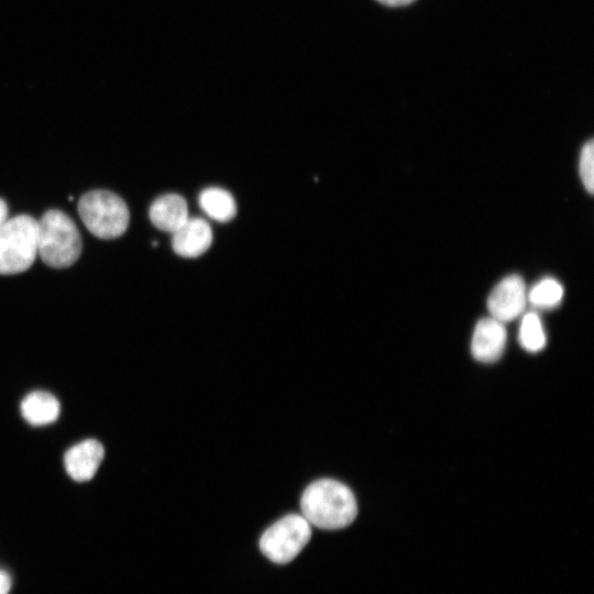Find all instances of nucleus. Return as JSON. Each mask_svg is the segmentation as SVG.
I'll list each match as a JSON object with an SVG mask.
<instances>
[{
    "label": "nucleus",
    "mask_w": 594,
    "mask_h": 594,
    "mask_svg": "<svg viewBox=\"0 0 594 594\" xmlns=\"http://www.w3.org/2000/svg\"><path fill=\"white\" fill-rule=\"evenodd\" d=\"M11 587V578L4 572L0 571V594H8Z\"/></svg>",
    "instance_id": "nucleus-16"
},
{
    "label": "nucleus",
    "mask_w": 594,
    "mask_h": 594,
    "mask_svg": "<svg viewBox=\"0 0 594 594\" xmlns=\"http://www.w3.org/2000/svg\"><path fill=\"white\" fill-rule=\"evenodd\" d=\"M148 216L157 229L173 233L189 218L188 206L180 195L165 194L152 202Z\"/></svg>",
    "instance_id": "nucleus-10"
},
{
    "label": "nucleus",
    "mask_w": 594,
    "mask_h": 594,
    "mask_svg": "<svg viewBox=\"0 0 594 594\" xmlns=\"http://www.w3.org/2000/svg\"><path fill=\"white\" fill-rule=\"evenodd\" d=\"M8 217V206L7 202L0 198V228L7 221Z\"/></svg>",
    "instance_id": "nucleus-18"
},
{
    "label": "nucleus",
    "mask_w": 594,
    "mask_h": 594,
    "mask_svg": "<svg viewBox=\"0 0 594 594\" xmlns=\"http://www.w3.org/2000/svg\"><path fill=\"white\" fill-rule=\"evenodd\" d=\"M21 414L31 425H48L58 418L59 403L51 393L43 391L32 392L22 400Z\"/></svg>",
    "instance_id": "nucleus-11"
},
{
    "label": "nucleus",
    "mask_w": 594,
    "mask_h": 594,
    "mask_svg": "<svg viewBox=\"0 0 594 594\" xmlns=\"http://www.w3.org/2000/svg\"><path fill=\"white\" fill-rule=\"evenodd\" d=\"M300 508L310 525L330 530L349 526L358 514L352 491L332 479L309 484L301 495Z\"/></svg>",
    "instance_id": "nucleus-1"
},
{
    "label": "nucleus",
    "mask_w": 594,
    "mask_h": 594,
    "mask_svg": "<svg viewBox=\"0 0 594 594\" xmlns=\"http://www.w3.org/2000/svg\"><path fill=\"white\" fill-rule=\"evenodd\" d=\"M506 343L504 323L492 318L481 319L472 338V354L481 362H494L501 358Z\"/></svg>",
    "instance_id": "nucleus-9"
},
{
    "label": "nucleus",
    "mask_w": 594,
    "mask_h": 594,
    "mask_svg": "<svg viewBox=\"0 0 594 594\" xmlns=\"http://www.w3.org/2000/svg\"><path fill=\"white\" fill-rule=\"evenodd\" d=\"M82 250L81 235L69 216L56 209L37 221V254L53 268L73 265Z\"/></svg>",
    "instance_id": "nucleus-2"
},
{
    "label": "nucleus",
    "mask_w": 594,
    "mask_h": 594,
    "mask_svg": "<svg viewBox=\"0 0 594 594\" xmlns=\"http://www.w3.org/2000/svg\"><path fill=\"white\" fill-rule=\"evenodd\" d=\"M519 342L529 352H538L546 345V333L536 312L526 314L520 322Z\"/></svg>",
    "instance_id": "nucleus-14"
},
{
    "label": "nucleus",
    "mask_w": 594,
    "mask_h": 594,
    "mask_svg": "<svg viewBox=\"0 0 594 594\" xmlns=\"http://www.w3.org/2000/svg\"><path fill=\"white\" fill-rule=\"evenodd\" d=\"M37 255V220L29 215L7 219L0 228V274L26 271Z\"/></svg>",
    "instance_id": "nucleus-4"
},
{
    "label": "nucleus",
    "mask_w": 594,
    "mask_h": 594,
    "mask_svg": "<svg viewBox=\"0 0 594 594\" xmlns=\"http://www.w3.org/2000/svg\"><path fill=\"white\" fill-rule=\"evenodd\" d=\"M172 238L174 252L183 257H198L210 248L212 230L210 224L201 218H188Z\"/></svg>",
    "instance_id": "nucleus-8"
},
{
    "label": "nucleus",
    "mask_w": 594,
    "mask_h": 594,
    "mask_svg": "<svg viewBox=\"0 0 594 594\" xmlns=\"http://www.w3.org/2000/svg\"><path fill=\"white\" fill-rule=\"evenodd\" d=\"M376 1L387 7H403V6H407L414 2L415 0H376Z\"/></svg>",
    "instance_id": "nucleus-17"
},
{
    "label": "nucleus",
    "mask_w": 594,
    "mask_h": 594,
    "mask_svg": "<svg viewBox=\"0 0 594 594\" xmlns=\"http://www.w3.org/2000/svg\"><path fill=\"white\" fill-rule=\"evenodd\" d=\"M563 296L561 284L550 277L538 282L527 294V300L538 308H553L558 306Z\"/></svg>",
    "instance_id": "nucleus-13"
},
{
    "label": "nucleus",
    "mask_w": 594,
    "mask_h": 594,
    "mask_svg": "<svg viewBox=\"0 0 594 594\" xmlns=\"http://www.w3.org/2000/svg\"><path fill=\"white\" fill-rule=\"evenodd\" d=\"M580 177L585 189L593 194L594 189V145L593 141H588L584 144L579 164Z\"/></svg>",
    "instance_id": "nucleus-15"
},
{
    "label": "nucleus",
    "mask_w": 594,
    "mask_h": 594,
    "mask_svg": "<svg viewBox=\"0 0 594 594\" xmlns=\"http://www.w3.org/2000/svg\"><path fill=\"white\" fill-rule=\"evenodd\" d=\"M78 213L86 228L95 237L105 240L121 237L130 220L124 200L103 189L84 194L78 201Z\"/></svg>",
    "instance_id": "nucleus-3"
},
{
    "label": "nucleus",
    "mask_w": 594,
    "mask_h": 594,
    "mask_svg": "<svg viewBox=\"0 0 594 594\" xmlns=\"http://www.w3.org/2000/svg\"><path fill=\"white\" fill-rule=\"evenodd\" d=\"M527 293L522 278L509 275L502 279L487 299L491 317L505 323L520 316L526 307Z\"/></svg>",
    "instance_id": "nucleus-6"
},
{
    "label": "nucleus",
    "mask_w": 594,
    "mask_h": 594,
    "mask_svg": "<svg viewBox=\"0 0 594 594\" xmlns=\"http://www.w3.org/2000/svg\"><path fill=\"white\" fill-rule=\"evenodd\" d=\"M198 204L209 218L219 222L230 221L237 213L233 196L220 187L204 189L199 195Z\"/></svg>",
    "instance_id": "nucleus-12"
},
{
    "label": "nucleus",
    "mask_w": 594,
    "mask_h": 594,
    "mask_svg": "<svg viewBox=\"0 0 594 594\" xmlns=\"http://www.w3.org/2000/svg\"><path fill=\"white\" fill-rule=\"evenodd\" d=\"M105 457L102 444L96 439H86L67 450L64 464L68 475L77 482L94 477Z\"/></svg>",
    "instance_id": "nucleus-7"
},
{
    "label": "nucleus",
    "mask_w": 594,
    "mask_h": 594,
    "mask_svg": "<svg viewBox=\"0 0 594 594\" xmlns=\"http://www.w3.org/2000/svg\"><path fill=\"white\" fill-rule=\"evenodd\" d=\"M311 538L310 524L302 515L289 514L271 525L261 536L260 549L274 563L293 561Z\"/></svg>",
    "instance_id": "nucleus-5"
}]
</instances>
